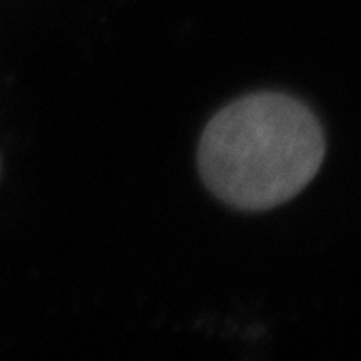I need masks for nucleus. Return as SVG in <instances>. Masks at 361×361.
<instances>
[{"label":"nucleus","mask_w":361,"mask_h":361,"mask_svg":"<svg viewBox=\"0 0 361 361\" xmlns=\"http://www.w3.org/2000/svg\"><path fill=\"white\" fill-rule=\"evenodd\" d=\"M325 141L307 106L261 92L225 106L199 145V171L225 203L261 211L281 205L310 183Z\"/></svg>","instance_id":"1"}]
</instances>
